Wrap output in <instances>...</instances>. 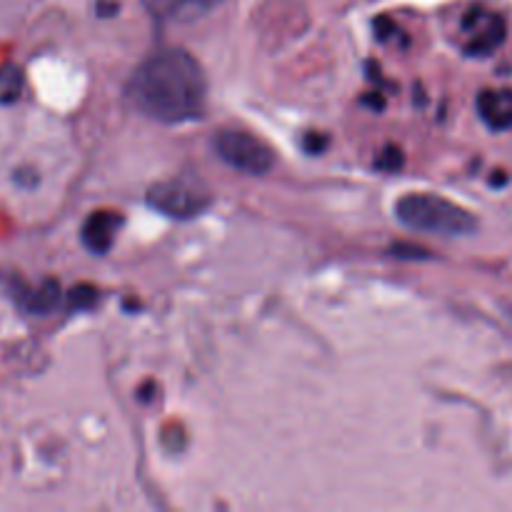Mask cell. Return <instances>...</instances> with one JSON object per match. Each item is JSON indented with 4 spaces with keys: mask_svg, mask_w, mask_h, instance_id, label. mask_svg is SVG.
Returning <instances> with one entry per match:
<instances>
[{
    "mask_svg": "<svg viewBox=\"0 0 512 512\" xmlns=\"http://www.w3.org/2000/svg\"><path fill=\"white\" fill-rule=\"evenodd\" d=\"M328 143H330L328 135H323V133H308L303 140L305 150H308L310 155H320L325 148H328Z\"/></svg>",
    "mask_w": 512,
    "mask_h": 512,
    "instance_id": "13",
    "label": "cell"
},
{
    "mask_svg": "<svg viewBox=\"0 0 512 512\" xmlns=\"http://www.w3.org/2000/svg\"><path fill=\"white\" fill-rule=\"evenodd\" d=\"M145 200H148L150 208L158 210L160 215L175 220L198 218V215H203L205 210L210 208V203H213L208 190L185 178H170L163 180V183L150 185Z\"/></svg>",
    "mask_w": 512,
    "mask_h": 512,
    "instance_id": "4",
    "label": "cell"
},
{
    "mask_svg": "<svg viewBox=\"0 0 512 512\" xmlns=\"http://www.w3.org/2000/svg\"><path fill=\"white\" fill-rule=\"evenodd\" d=\"M478 115L490 130L512 128V90L510 88H488L478 95Z\"/></svg>",
    "mask_w": 512,
    "mask_h": 512,
    "instance_id": "7",
    "label": "cell"
},
{
    "mask_svg": "<svg viewBox=\"0 0 512 512\" xmlns=\"http://www.w3.org/2000/svg\"><path fill=\"white\" fill-rule=\"evenodd\" d=\"M460 33H463L465 55L485 58V55H493L505 43V38H508V23L495 10L473 8L463 18Z\"/></svg>",
    "mask_w": 512,
    "mask_h": 512,
    "instance_id": "5",
    "label": "cell"
},
{
    "mask_svg": "<svg viewBox=\"0 0 512 512\" xmlns=\"http://www.w3.org/2000/svg\"><path fill=\"white\" fill-rule=\"evenodd\" d=\"M25 88V75L20 70V65L5 63L0 65V103L10 105L15 100H20Z\"/></svg>",
    "mask_w": 512,
    "mask_h": 512,
    "instance_id": "10",
    "label": "cell"
},
{
    "mask_svg": "<svg viewBox=\"0 0 512 512\" xmlns=\"http://www.w3.org/2000/svg\"><path fill=\"white\" fill-rule=\"evenodd\" d=\"M375 33H378L380 40H388V38H393L395 33H398V28H395L393 20L378 18V20H375Z\"/></svg>",
    "mask_w": 512,
    "mask_h": 512,
    "instance_id": "15",
    "label": "cell"
},
{
    "mask_svg": "<svg viewBox=\"0 0 512 512\" xmlns=\"http://www.w3.org/2000/svg\"><path fill=\"white\" fill-rule=\"evenodd\" d=\"M18 303L35 315L53 313L60 303V285L55 280H43L38 288H23L18 295Z\"/></svg>",
    "mask_w": 512,
    "mask_h": 512,
    "instance_id": "8",
    "label": "cell"
},
{
    "mask_svg": "<svg viewBox=\"0 0 512 512\" xmlns=\"http://www.w3.org/2000/svg\"><path fill=\"white\" fill-rule=\"evenodd\" d=\"M213 148L225 165L245 175H265L275 165V155L270 145L255 138V135L245 133V130H220L213 140Z\"/></svg>",
    "mask_w": 512,
    "mask_h": 512,
    "instance_id": "3",
    "label": "cell"
},
{
    "mask_svg": "<svg viewBox=\"0 0 512 512\" xmlns=\"http://www.w3.org/2000/svg\"><path fill=\"white\" fill-rule=\"evenodd\" d=\"M128 98L138 113L158 123L180 125L203 115L208 83L193 55L168 48L138 65L128 83Z\"/></svg>",
    "mask_w": 512,
    "mask_h": 512,
    "instance_id": "1",
    "label": "cell"
},
{
    "mask_svg": "<svg viewBox=\"0 0 512 512\" xmlns=\"http://www.w3.org/2000/svg\"><path fill=\"white\" fill-rule=\"evenodd\" d=\"M390 253L398 255V258H410V260H423V258H428V255H430L428 250L415 248V245H405V243L393 245V248H390Z\"/></svg>",
    "mask_w": 512,
    "mask_h": 512,
    "instance_id": "14",
    "label": "cell"
},
{
    "mask_svg": "<svg viewBox=\"0 0 512 512\" xmlns=\"http://www.w3.org/2000/svg\"><path fill=\"white\" fill-rule=\"evenodd\" d=\"M123 218L113 210H98L83 225V245L95 255H105L115 243Z\"/></svg>",
    "mask_w": 512,
    "mask_h": 512,
    "instance_id": "6",
    "label": "cell"
},
{
    "mask_svg": "<svg viewBox=\"0 0 512 512\" xmlns=\"http://www.w3.org/2000/svg\"><path fill=\"white\" fill-rule=\"evenodd\" d=\"M403 165H405V155L398 145H385L383 153H380L378 160H375V168L383 170V173H398V170H403Z\"/></svg>",
    "mask_w": 512,
    "mask_h": 512,
    "instance_id": "12",
    "label": "cell"
},
{
    "mask_svg": "<svg viewBox=\"0 0 512 512\" xmlns=\"http://www.w3.org/2000/svg\"><path fill=\"white\" fill-rule=\"evenodd\" d=\"M98 298H100V293H98V288H95V285L80 283V285H75V288L68 293V308L73 310V313H83V310L95 308Z\"/></svg>",
    "mask_w": 512,
    "mask_h": 512,
    "instance_id": "11",
    "label": "cell"
},
{
    "mask_svg": "<svg viewBox=\"0 0 512 512\" xmlns=\"http://www.w3.org/2000/svg\"><path fill=\"white\" fill-rule=\"evenodd\" d=\"M395 218L410 230L460 238L478 230V218L463 205L435 193H408L395 203Z\"/></svg>",
    "mask_w": 512,
    "mask_h": 512,
    "instance_id": "2",
    "label": "cell"
},
{
    "mask_svg": "<svg viewBox=\"0 0 512 512\" xmlns=\"http://www.w3.org/2000/svg\"><path fill=\"white\" fill-rule=\"evenodd\" d=\"M150 8L158 15L173 20H193L205 15L208 10L218 8L223 0H148Z\"/></svg>",
    "mask_w": 512,
    "mask_h": 512,
    "instance_id": "9",
    "label": "cell"
}]
</instances>
